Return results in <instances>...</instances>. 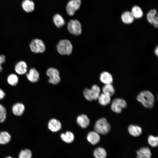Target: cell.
Wrapping results in <instances>:
<instances>
[{
	"label": "cell",
	"mask_w": 158,
	"mask_h": 158,
	"mask_svg": "<svg viewBox=\"0 0 158 158\" xmlns=\"http://www.w3.org/2000/svg\"><path fill=\"white\" fill-rule=\"evenodd\" d=\"M128 130L129 133L134 137L140 136L142 133V129L139 126L133 125H130L128 128Z\"/></svg>",
	"instance_id": "cell-18"
},
{
	"label": "cell",
	"mask_w": 158,
	"mask_h": 158,
	"mask_svg": "<svg viewBox=\"0 0 158 158\" xmlns=\"http://www.w3.org/2000/svg\"><path fill=\"white\" fill-rule=\"evenodd\" d=\"M49 129L53 132H56L60 130L61 128V124L60 122L56 119L52 118L48 123Z\"/></svg>",
	"instance_id": "cell-12"
},
{
	"label": "cell",
	"mask_w": 158,
	"mask_h": 158,
	"mask_svg": "<svg viewBox=\"0 0 158 158\" xmlns=\"http://www.w3.org/2000/svg\"><path fill=\"white\" fill-rule=\"evenodd\" d=\"M99 134L95 131H90L87 135V140L92 144L95 145L100 141V137Z\"/></svg>",
	"instance_id": "cell-14"
},
{
	"label": "cell",
	"mask_w": 158,
	"mask_h": 158,
	"mask_svg": "<svg viewBox=\"0 0 158 158\" xmlns=\"http://www.w3.org/2000/svg\"><path fill=\"white\" fill-rule=\"evenodd\" d=\"M6 61V57L4 55L0 54V72L2 71L3 68L1 66L2 63H4Z\"/></svg>",
	"instance_id": "cell-33"
},
{
	"label": "cell",
	"mask_w": 158,
	"mask_h": 158,
	"mask_svg": "<svg viewBox=\"0 0 158 158\" xmlns=\"http://www.w3.org/2000/svg\"><path fill=\"white\" fill-rule=\"evenodd\" d=\"M6 116V111L5 107L0 104V123L5 121Z\"/></svg>",
	"instance_id": "cell-32"
},
{
	"label": "cell",
	"mask_w": 158,
	"mask_h": 158,
	"mask_svg": "<svg viewBox=\"0 0 158 158\" xmlns=\"http://www.w3.org/2000/svg\"><path fill=\"white\" fill-rule=\"evenodd\" d=\"M101 90L97 85H93L90 89L86 88L83 91V94L85 98L89 101L97 99L100 94Z\"/></svg>",
	"instance_id": "cell-3"
},
{
	"label": "cell",
	"mask_w": 158,
	"mask_h": 158,
	"mask_svg": "<svg viewBox=\"0 0 158 158\" xmlns=\"http://www.w3.org/2000/svg\"><path fill=\"white\" fill-rule=\"evenodd\" d=\"M137 158H151V153L147 147L141 148L136 151Z\"/></svg>",
	"instance_id": "cell-17"
},
{
	"label": "cell",
	"mask_w": 158,
	"mask_h": 158,
	"mask_svg": "<svg viewBox=\"0 0 158 158\" xmlns=\"http://www.w3.org/2000/svg\"><path fill=\"white\" fill-rule=\"evenodd\" d=\"M19 158H32V153L29 149H25L21 150L18 155Z\"/></svg>",
	"instance_id": "cell-30"
},
{
	"label": "cell",
	"mask_w": 158,
	"mask_h": 158,
	"mask_svg": "<svg viewBox=\"0 0 158 158\" xmlns=\"http://www.w3.org/2000/svg\"><path fill=\"white\" fill-rule=\"evenodd\" d=\"M5 95L4 92L0 88V100L3 99L5 97Z\"/></svg>",
	"instance_id": "cell-34"
},
{
	"label": "cell",
	"mask_w": 158,
	"mask_h": 158,
	"mask_svg": "<svg viewBox=\"0 0 158 158\" xmlns=\"http://www.w3.org/2000/svg\"><path fill=\"white\" fill-rule=\"evenodd\" d=\"M148 142L149 144L153 147H156L158 145V138L152 135H149L148 138Z\"/></svg>",
	"instance_id": "cell-31"
},
{
	"label": "cell",
	"mask_w": 158,
	"mask_h": 158,
	"mask_svg": "<svg viewBox=\"0 0 158 158\" xmlns=\"http://www.w3.org/2000/svg\"><path fill=\"white\" fill-rule=\"evenodd\" d=\"M62 140L67 143H71L74 140V136L73 134L70 131H67L65 133L61 135Z\"/></svg>",
	"instance_id": "cell-22"
},
{
	"label": "cell",
	"mask_w": 158,
	"mask_h": 158,
	"mask_svg": "<svg viewBox=\"0 0 158 158\" xmlns=\"http://www.w3.org/2000/svg\"><path fill=\"white\" fill-rule=\"evenodd\" d=\"M103 93L110 97L113 95L115 93V90L111 84H105L102 88Z\"/></svg>",
	"instance_id": "cell-27"
},
{
	"label": "cell",
	"mask_w": 158,
	"mask_h": 158,
	"mask_svg": "<svg viewBox=\"0 0 158 158\" xmlns=\"http://www.w3.org/2000/svg\"><path fill=\"white\" fill-rule=\"evenodd\" d=\"M7 81L10 85L13 86H15L18 83V78L16 74H11L8 76Z\"/></svg>",
	"instance_id": "cell-29"
},
{
	"label": "cell",
	"mask_w": 158,
	"mask_h": 158,
	"mask_svg": "<svg viewBox=\"0 0 158 158\" xmlns=\"http://www.w3.org/2000/svg\"><path fill=\"white\" fill-rule=\"evenodd\" d=\"M28 66L26 62L23 61H20L16 64L15 70L16 72L20 75L25 74L27 71Z\"/></svg>",
	"instance_id": "cell-13"
},
{
	"label": "cell",
	"mask_w": 158,
	"mask_h": 158,
	"mask_svg": "<svg viewBox=\"0 0 158 158\" xmlns=\"http://www.w3.org/2000/svg\"><path fill=\"white\" fill-rule=\"evenodd\" d=\"M93 154L95 158H106L107 156V153L105 149L99 147L94 150Z\"/></svg>",
	"instance_id": "cell-25"
},
{
	"label": "cell",
	"mask_w": 158,
	"mask_h": 158,
	"mask_svg": "<svg viewBox=\"0 0 158 158\" xmlns=\"http://www.w3.org/2000/svg\"><path fill=\"white\" fill-rule=\"evenodd\" d=\"M53 20L56 26L58 28L62 27L65 24L64 20L60 14H56L53 16Z\"/></svg>",
	"instance_id": "cell-26"
},
{
	"label": "cell",
	"mask_w": 158,
	"mask_h": 158,
	"mask_svg": "<svg viewBox=\"0 0 158 158\" xmlns=\"http://www.w3.org/2000/svg\"><path fill=\"white\" fill-rule=\"evenodd\" d=\"M47 74L49 77L48 81L50 83L56 85L60 82L59 73L57 69L52 68H49L47 71Z\"/></svg>",
	"instance_id": "cell-8"
},
{
	"label": "cell",
	"mask_w": 158,
	"mask_h": 158,
	"mask_svg": "<svg viewBox=\"0 0 158 158\" xmlns=\"http://www.w3.org/2000/svg\"><path fill=\"white\" fill-rule=\"evenodd\" d=\"M31 50L35 53H42L45 50V46L43 42L40 39L32 40L30 44Z\"/></svg>",
	"instance_id": "cell-5"
},
{
	"label": "cell",
	"mask_w": 158,
	"mask_h": 158,
	"mask_svg": "<svg viewBox=\"0 0 158 158\" xmlns=\"http://www.w3.org/2000/svg\"><path fill=\"white\" fill-rule=\"evenodd\" d=\"M147 19L148 22L152 24L155 28H157L158 18L157 11L155 9L152 10L148 13L147 14Z\"/></svg>",
	"instance_id": "cell-10"
},
{
	"label": "cell",
	"mask_w": 158,
	"mask_h": 158,
	"mask_svg": "<svg viewBox=\"0 0 158 158\" xmlns=\"http://www.w3.org/2000/svg\"><path fill=\"white\" fill-rule=\"evenodd\" d=\"M131 13L134 18H139L143 16V12L140 8L138 6H135L132 8Z\"/></svg>",
	"instance_id": "cell-28"
},
{
	"label": "cell",
	"mask_w": 158,
	"mask_h": 158,
	"mask_svg": "<svg viewBox=\"0 0 158 158\" xmlns=\"http://www.w3.org/2000/svg\"><path fill=\"white\" fill-rule=\"evenodd\" d=\"M67 28L71 33L75 35H80L82 32L81 24L77 20H70L68 23Z\"/></svg>",
	"instance_id": "cell-6"
},
{
	"label": "cell",
	"mask_w": 158,
	"mask_h": 158,
	"mask_svg": "<svg viewBox=\"0 0 158 158\" xmlns=\"http://www.w3.org/2000/svg\"><path fill=\"white\" fill-rule=\"evenodd\" d=\"M81 0H70L67 3L66 10L68 14L71 16L74 15L75 12L80 7Z\"/></svg>",
	"instance_id": "cell-9"
},
{
	"label": "cell",
	"mask_w": 158,
	"mask_h": 158,
	"mask_svg": "<svg viewBox=\"0 0 158 158\" xmlns=\"http://www.w3.org/2000/svg\"><path fill=\"white\" fill-rule=\"evenodd\" d=\"M155 53L156 55L157 56H158V47L157 46L155 50Z\"/></svg>",
	"instance_id": "cell-35"
},
{
	"label": "cell",
	"mask_w": 158,
	"mask_h": 158,
	"mask_svg": "<svg viewBox=\"0 0 158 158\" xmlns=\"http://www.w3.org/2000/svg\"><path fill=\"white\" fill-rule=\"evenodd\" d=\"M26 76L28 80L33 83L38 81L40 77L38 72L34 68L30 69Z\"/></svg>",
	"instance_id": "cell-11"
},
{
	"label": "cell",
	"mask_w": 158,
	"mask_h": 158,
	"mask_svg": "<svg viewBox=\"0 0 158 158\" xmlns=\"http://www.w3.org/2000/svg\"><path fill=\"white\" fill-rule=\"evenodd\" d=\"M5 158H13L10 156H8V157H6Z\"/></svg>",
	"instance_id": "cell-36"
},
{
	"label": "cell",
	"mask_w": 158,
	"mask_h": 158,
	"mask_svg": "<svg viewBox=\"0 0 158 158\" xmlns=\"http://www.w3.org/2000/svg\"><path fill=\"white\" fill-rule=\"evenodd\" d=\"M100 80L102 83L105 84H111L113 81L112 75L107 72H104L101 74Z\"/></svg>",
	"instance_id": "cell-19"
},
{
	"label": "cell",
	"mask_w": 158,
	"mask_h": 158,
	"mask_svg": "<svg viewBox=\"0 0 158 158\" xmlns=\"http://www.w3.org/2000/svg\"><path fill=\"white\" fill-rule=\"evenodd\" d=\"M94 129L99 134L106 135L110 131L111 126L106 118H102L96 122Z\"/></svg>",
	"instance_id": "cell-2"
},
{
	"label": "cell",
	"mask_w": 158,
	"mask_h": 158,
	"mask_svg": "<svg viewBox=\"0 0 158 158\" xmlns=\"http://www.w3.org/2000/svg\"><path fill=\"white\" fill-rule=\"evenodd\" d=\"M126 107L127 103L124 100L121 98H116L113 100L111 107L113 111L119 114L121 112L123 109Z\"/></svg>",
	"instance_id": "cell-7"
},
{
	"label": "cell",
	"mask_w": 158,
	"mask_h": 158,
	"mask_svg": "<svg viewBox=\"0 0 158 158\" xmlns=\"http://www.w3.org/2000/svg\"><path fill=\"white\" fill-rule=\"evenodd\" d=\"M11 138V135L7 132H0V144L4 145L8 143Z\"/></svg>",
	"instance_id": "cell-24"
},
{
	"label": "cell",
	"mask_w": 158,
	"mask_h": 158,
	"mask_svg": "<svg viewBox=\"0 0 158 158\" xmlns=\"http://www.w3.org/2000/svg\"><path fill=\"white\" fill-rule=\"evenodd\" d=\"M121 19L125 23L129 24L133 22L134 18L131 13L128 11L124 12L122 15Z\"/></svg>",
	"instance_id": "cell-23"
},
{
	"label": "cell",
	"mask_w": 158,
	"mask_h": 158,
	"mask_svg": "<svg viewBox=\"0 0 158 158\" xmlns=\"http://www.w3.org/2000/svg\"><path fill=\"white\" fill-rule=\"evenodd\" d=\"M25 108L23 103L20 102L17 103L12 107V111L13 114L17 116H20L23 114Z\"/></svg>",
	"instance_id": "cell-16"
},
{
	"label": "cell",
	"mask_w": 158,
	"mask_h": 158,
	"mask_svg": "<svg viewBox=\"0 0 158 158\" xmlns=\"http://www.w3.org/2000/svg\"><path fill=\"white\" fill-rule=\"evenodd\" d=\"M59 53L63 55H70L72 51L73 46L70 42L67 40H60L57 45Z\"/></svg>",
	"instance_id": "cell-4"
},
{
	"label": "cell",
	"mask_w": 158,
	"mask_h": 158,
	"mask_svg": "<svg viewBox=\"0 0 158 158\" xmlns=\"http://www.w3.org/2000/svg\"><path fill=\"white\" fill-rule=\"evenodd\" d=\"M137 99L146 108H151L154 106V96L151 92L148 90H143L138 95Z\"/></svg>",
	"instance_id": "cell-1"
},
{
	"label": "cell",
	"mask_w": 158,
	"mask_h": 158,
	"mask_svg": "<svg viewBox=\"0 0 158 158\" xmlns=\"http://www.w3.org/2000/svg\"><path fill=\"white\" fill-rule=\"evenodd\" d=\"M34 2L30 0H25L22 3V7L24 10L27 12H30L34 9Z\"/></svg>",
	"instance_id": "cell-20"
},
{
	"label": "cell",
	"mask_w": 158,
	"mask_h": 158,
	"mask_svg": "<svg viewBox=\"0 0 158 158\" xmlns=\"http://www.w3.org/2000/svg\"><path fill=\"white\" fill-rule=\"evenodd\" d=\"M97 99L99 104L103 106L108 104L111 101V97L103 93L100 94Z\"/></svg>",
	"instance_id": "cell-21"
},
{
	"label": "cell",
	"mask_w": 158,
	"mask_h": 158,
	"mask_svg": "<svg viewBox=\"0 0 158 158\" xmlns=\"http://www.w3.org/2000/svg\"><path fill=\"white\" fill-rule=\"evenodd\" d=\"M76 121L78 124L83 128L87 127L90 123V120L87 116L84 114L78 116L77 117Z\"/></svg>",
	"instance_id": "cell-15"
}]
</instances>
